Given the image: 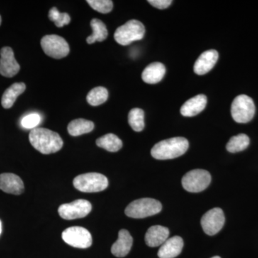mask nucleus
<instances>
[{"label": "nucleus", "mask_w": 258, "mask_h": 258, "mask_svg": "<svg viewBox=\"0 0 258 258\" xmlns=\"http://www.w3.org/2000/svg\"><path fill=\"white\" fill-rule=\"evenodd\" d=\"M29 139L32 147L43 154L58 152L63 146V141L60 135L47 128L32 129Z\"/></svg>", "instance_id": "f257e3e1"}, {"label": "nucleus", "mask_w": 258, "mask_h": 258, "mask_svg": "<svg viewBox=\"0 0 258 258\" xmlns=\"http://www.w3.org/2000/svg\"><path fill=\"white\" fill-rule=\"evenodd\" d=\"M189 148V142L184 137H174L161 141L154 146L151 154L158 160L175 159L184 154Z\"/></svg>", "instance_id": "f03ea898"}, {"label": "nucleus", "mask_w": 258, "mask_h": 258, "mask_svg": "<svg viewBox=\"0 0 258 258\" xmlns=\"http://www.w3.org/2000/svg\"><path fill=\"white\" fill-rule=\"evenodd\" d=\"M162 210L160 202L152 198H142L129 204L125 208L127 216L135 219H142L153 216Z\"/></svg>", "instance_id": "7ed1b4c3"}, {"label": "nucleus", "mask_w": 258, "mask_h": 258, "mask_svg": "<svg viewBox=\"0 0 258 258\" xmlns=\"http://www.w3.org/2000/svg\"><path fill=\"white\" fill-rule=\"evenodd\" d=\"M145 35L143 24L137 20H131L117 28L114 33L115 41L120 45H128L134 41L141 40Z\"/></svg>", "instance_id": "20e7f679"}, {"label": "nucleus", "mask_w": 258, "mask_h": 258, "mask_svg": "<svg viewBox=\"0 0 258 258\" xmlns=\"http://www.w3.org/2000/svg\"><path fill=\"white\" fill-rule=\"evenodd\" d=\"M74 185L76 189L82 192H99L108 187V180L99 173H86L76 176Z\"/></svg>", "instance_id": "39448f33"}, {"label": "nucleus", "mask_w": 258, "mask_h": 258, "mask_svg": "<svg viewBox=\"0 0 258 258\" xmlns=\"http://www.w3.org/2000/svg\"><path fill=\"white\" fill-rule=\"evenodd\" d=\"M255 106L252 98L247 95L236 97L231 106V114L235 121L239 123H248L253 118Z\"/></svg>", "instance_id": "423d86ee"}, {"label": "nucleus", "mask_w": 258, "mask_h": 258, "mask_svg": "<svg viewBox=\"0 0 258 258\" xmlns=\"http://www.w3.org/2000/svg\"><path fill=\"white\" fill-rule=\"evenodd\" d=\"M211 175L208 171L194 169L183 176L181 184L186 191L198 193L206 189L211 182Z\"/></svg>", "instance_id": "0eeeda50"}, {"label": "nucleus", "mask_w": 258, "mask_h": 258, "mask_svg": "<svg viewBox=\"0 0 258 258\" xmlns=\"http://www.w3.org/2000/svg\"><path fill=\"white\" fill-rule=\"evenodd\" d=\"M44 52L52 58L61 59L70 52L69 43L63 37L56 35H45L41 40Z\"/></svg>", "instance_id": "6e6552de"}, {"label": "nucleus", "mask_w": 258, "mask_h": 258, "mask_svg": "<svg viewBox=\"0 0 258 258\" xmlns=\"http://www.w3.org/2000/svg\"><path fill=\"white\" fill-rule=\"evenodd\" d=\"M64 242L76 248L86 249L92 244V236L89 231L82 227H71L62 233Z\"/></svg>", "instance_id": "1a4fd4ad"}, {"label": "nucleus", "mask_w": 258, "mask_h": 258, "mask_svg": "<svg viewBox=\"0 0 258 258\" xmlns=\"http://www.w3.org/2000/svg\"><path fill=\"white\" fill-rule=\"evenodd\" d=\"M92 205L86 200H77L71 203L63 204L58 208L59 215L64 220H72L87 216Z\"/></svg>", "instance_id": "9d476101"}, {"label": "nucleus", "mask_w": 258, "mask_h": 258, "mask_svg": "<svg viewBox=\"0 0 258 258\" xmlns=\"http://www.w3.org/2000/svg\"><path fill=\"white\" fill-rule=\"evenodd\" d=\"M225 217L222 209L214 208L207 212L202 217L201 225L204 232L208 235H215L225 225Z\"/></svg>", "instance_id": "9b49d317"}, {"label": "nucleus", "mask_w": 258, "mask_h": 258, "mask_svg": "<svg viewBox=\"0 0 258 258\" xmlns=\"http://www.w3.org/2000/svg\"><path fill=\"white\" fill-rule=\"evenodd\" d=\"M0 74L7 78L16 76L20 66L15 60L14 52L10 47H4L0 50Z\"/></svg>", "instance_id": "f8f14e48"}, {"label": "nucleus", "mask_w": 258, "mask_h": 258, "mask_svg": "<svg viewBox=\"0 0 258 258\" xmlns=\"http://www.w3.org/2000/svg\"><path fill=\"white\" fill-rule=\"evenodd\" d=\"M219 58L218 52L215 50L205 51L200 55L194 66L196 74L203 76L210 72L215 66Z\"/></svg>", "instance_id": "ddd939ff"}, {"label": "nucleus", "mask_w": 258, "mask_h": 258, "mask_svg": "<svg viewBox=\"0 0 258 258\" xmlns=\"http://www.w3.org/2000/svg\"><path fill=\"white\" fill-rule=\"evenodd\" d=\"M23 180L16 174L4 173L0 174V189L12 195H20L23 193Z\"/></svg>", "instance_id": "4468645a"}, {"label": "nucleus", "mask_w": 258, "mask_h": 258, "mask_svg": "<svg viewBox=\"0 0 258 258\" xmlns=\"http://www.w3.org/2000/svg\"><path fill=\"white\" fill-rule=\"evenodd\" d=\"M133 244V237L128 230H121L118 232V240L111 247V252L117 257H123L130 252Z\"/></svg>", "instance_id": "2eb2a0df"}, {"label": "nucleus", "mask_w": 258, "mask_h": 258, "mask_svg": "<svg viewBox=\"0 0 258 258\" xmlns=\"http://www.w3.org/2000/svg\"><path fill=\"white\" fill-rule=\"evenodd\" d=\"M184 242L179 236H174L167 239L166 242L161 246L158 252L159 258H174L177 257L181 252Z\"/></svg>", "instance_id": "dca6fc26"}, {"label": "nucleus", "mask_w": 258, "mask_h": 258, "mask_svg": "<svg viewBox=\"0 0 258 258\" xmlns=\"http://www.w3.org/2000/svg\"><path fill=\"white\" fill-rule=\"evenodd\" d=\"M207 103L208 98L206 96L203 94L198 95L185 102L180 111L181 115L185 117L195 116L205 109Z\"/></svg>", "instance_id": "f3484780"}, {"label": "nucleus", "mask_w": 258, "mask_h": 258, "mask_svg": "<svg viewBox=\"0 0 258 258\" xmlns=\"http://www.w3.org/2000/svg\"><path fill=\"white\" fill-rule=\"evenodd\" d=\"M169 235V229L160 225L149 227L145 235V242L149 247L161 246L167 240Z\"/></svg>", "instance_id": "a211bd4d"}, {"label": "nucleus", "mask_w": 258, "mask_h": 258, "mask_svg": "<svg viewBox=\"0 0 258 258\" xmlns=\"http://www.w3.org/2000/svg\"><path fill=\"white\" fill-rule=\"evenodd\" d=\"M166 74V68L161 62H155L151 63L144 70L142 80L149 84H156L160 82Z\"/></svg>", "instance_id": "6ab92c4d"}, {"label": "nucleus", "mask_w": 258, "mask_h": 258, "mask_svg": "<svg viewBox=\"0 0 258 258\" xmlns=\"http://www.w3.org/2000/svg\"><path fill=\"white\" fill-rule=\"evenodd\" d=\"M26 89V86L24 83H15L8 88L3 93L2 98V105L4 108L8 109L14 105L18 97L24 93Z\"/></svg>", "instance_id": "aec40b11"}, {"label": "nucleus", "mask_w": 258, "mask_h": 258, "mask_svg": "<svg viewBox=\"0 0 258 258\" xmlns=\"http://www.w3.org/2000/svg\"><path fill=\"white\" fill-rule=\"evenodd\" d=\"M94 128V123L91 120L78 118L72 120L68 125V132L73 137L90 133Z\"/></svg>", "instance_id": "412c9836"}, {"label": "nucleus", "mask_w": 258, "mask_h": 258, "mask_svg": "<svg viewBox=\"0 0 258 258\" xmlns=\"http://www.w3.org/2000/svg\"><path fill=\"white\" fill-rule=\"evenodd\" d=\"M98 147L103 148L110 152H116L123 147V143L116 135L108 134L97 139L96 142Z\"/></svg>", "instance_id": "4be33fe9"}, {"label": "nucleus", "mask_w": 258, "mask_h": 258, "mask_svg": "<svg viewBox=\"0 0 258 258\" xmlns=\"http://www.w3.org/2000/svg\"><path fill=\"white\" fill-rule=\"evenodd\" d=\"M91 26L93 29V34L88 37V44H93L95 42H102L108 37V32L106 25L98 19H93L91 21Z\"/></svg>", "instance_id": "5701e85b"}, {"label": "nucleus", "mask_w": 258, "mask_h": 258, "mask_svg": "<svg viewBox=\"0 0 258 258\" xmlns=\"http://www.w3.org/2000/svg\"><path fill=\"white\" fill-rule=\"evenodd\" d=\"M249 144V137L246 134H240L230 139L226 146V149L230 153L240 152L247 149Z\"/></svg>", "instance_id": "b1692460"}, {"label": "nucleus", "mask_w": 258, "mask_h": 258, "mask_svg": "<svg viewBox=\"0 0 258 258\" xmlns=\"http://www.w3.org/2000/svg\"><path fill=\"white\" fill-rule=\"evenodd\" d=\"M108 98V92L106 88L96 87L88 93L86 99L91 106H98L105 103Z\"/></svg>", "instance_id": "393cba45"}, {"label": "nucleus", "mask_w": 258, "mask_h": 258, "mask_svg": "<svg viewBox=\"0 0 258 258\" xmlns=\"http://www.w3.org/2000/svg\"><path fill=\"white\" fill-rule=\"evenodd\" d=\"M128 123L135 132L143 131L144 124V112L141 108H135L131 110L128 113Z\"/></svg>", "instance_id": "a878e982"}, {"label": "nucleus", "mask_w": 258, "mask_h": 258, "mask_svg": "<svg viewBox=\"0 0 258 258\" xmlns=\"http://www.w3.org/2000/svg\"><path fill=\"white\" fill-rule=\"evenodd\" d=\"M49 19L54 22L57 28H62L71 23V17L67 13H61L56 8H52L49 11Z\"/></svg>", "instance_id": "bb28decb"}, {"label": "nucleus", "mask_w": 258, "mask_h": 258, "mask_svg": "<svg viewBox=\"0 0 258 258\" xmlns=\"http://www.w3.org/2000/svg\"><path fill=\"white\" fill-rule=\"evenodd\" d=\"M86 2L93 10L103 14L109 13L113 9V2L111 0H87Z\"/></svg>", "instance_id": "cd10ccee"}, {"label": "nucleus", "mask_w": 258, "mask_h": 258, "mask_svg": "<svg viewBox=\"0 0 258 258\" xmlns=\"http://www.w3.org/2000/svg\"><path fill=\"white\" fill-rule=\"evenodd\" d=\"M41 122V116L38 113H30L25 115L21 120V125L24 128L34 129Z\"/></svg>", "instance_id": "c85d7f7f"}, {"label": "nucleus", "mask_w": 258, "mask_h": 258, "mask_svg": "<svg viewBox=\"0 0 258 258\" xmlns=\"http://www.w3.org/2000/svg\"><path fill=\"white\" fill-rule=\"evenodd\" d=\"M148 3L154 8L159 10H164L169 8L172 3V1L171 0H149Z\"/></svg>", "instance_id": "c756f323"}, {"label": "nucleus", "mask_w": 258, "mask_h": 258, "mask_svg": "<svg viewBox=\"0 0 258 258\" xmlns=\"http://www.w3.org/2000/svg\"><path fill=\"white\" fill-rule=\"evenodd\" d=\"M2 231H3V225H2L1 220H0V235H1Z\"/></svg>", "instance_id": "7c9ffc66"}, {"label": "nucleus", "mask_w": 258, "mask_h": 258, "mask_svg": "<svg viewBox=\"0 0 258 258\" xmlns=\"http://www.w3.org/2000/svg\"><path fill=\"white\" fill-rule=\"evenodd\" d=\"M212 258H221L220 257H219V256H215V257H212Z\"/></svg>", "instance_id": "2f4dec72"}, {"label": "nucleus", "mask_w": 258, "mask_h": 258, "mask_svg": "<svg viewBox=\"0 0 258 258\" xmlns=\"http://www.w3.org/2000/svg\"><path fill=\"white\" fill-rule=\"evenodd\" d=\"M1 23H2V18H1V16H0V25H1Z\"/></svg>", "instance_id": "473e14b6"}]
</instances>
